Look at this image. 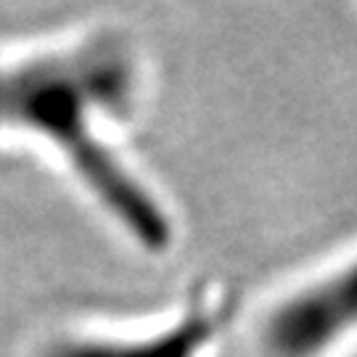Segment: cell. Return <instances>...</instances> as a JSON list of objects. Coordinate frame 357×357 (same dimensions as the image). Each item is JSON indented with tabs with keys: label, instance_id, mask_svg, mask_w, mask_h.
I'll return each mask as SVG.
<instances>
[{
	"label": "cell",
	"instance_id": "1",
	"mask_svg": "<svg viewBox=\"0 0 357 357\" xmlns=\"http://www.w3.org/2000/svg\"><path fill=\"white\" fill-rule=\"evenodd\" d=\"M135 82L132 51L116 35H96L69 51L0 66V128L38 130L59 143L112 215L146 246L159 249L169 241L165 212L93 130V116L128 109Z\"/></svg>",
	"mask_w": 357,
	"mask_h": 357
},
{
	"label": "cell",
	"instance_id": "2",
	"mask_svg": "<svg viewBox=\"0 0 357 357\" xmlns=\"http://www.w3.org/2000/svg\"><path fill=\"white\" fill-rule=\"evenodd\" d=\"M357 328V259L296 291L270 312L262 342L270 357H318Z\"/></svg>",
	"mask_w": 357,
	"mask_h": 357
},
{
	"label": "cell",
	"instance_id": "3",
	"mask_svg": "<svg viewBox=\"0 0 357 357\" xmlns=\"http://www.w3.org/2000/svg\"><path fill=\"white\" fill-rule=\"evenodd\" d=\"M220 312L193 305L172 328L132 342H64L45 357H196L215 336Z\"/></svg>",
	"mask_w": 357,
	"mask_h": 357
}]
</instances>
